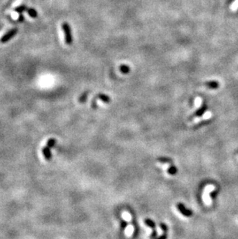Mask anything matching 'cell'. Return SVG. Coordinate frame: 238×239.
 Here are the masks:
<instances>
[{
    "mask_svg": "<svg viewBox=\"0 0 238 239\" xmlns=\"http://www.w3.org/2000/svg\"><path fill=\"white\" fill-rule=\"evenodd\" d=\"M157 237V232L156 231V229H153L152 231V233L150 235V239H156Z\"/></svg>",
    "mask_w": 238,
    "mask_h": 239,
    "instance_id": "cell-18",
    "label": "cell"
},
{
    "mask_svg": "<svg viewBox=\"0 0 238 239\" xmlns=\"http://www.w3.org/2000/svg\"><path fill=\"white\" fill-rule=\"evenodd\" d=\"M167 238H168V232H163L162 235L156 239H167Z\"/></svg>",
    "mask_w": 238,
    "mask_h": 239,
    "instance_id": "cell-19",
    "label": "cell"
},
{
    "mask_svg": "<svg viewBox=\"0 0 238 239\" xmlns=\"http://www.w3.org/2000/svg\"><path fill=\"white\" fill-rule=\"evenodd\" d=\"M128 226V223H127L126 221L124 220H122L121 221V227H122V230H124Z\"/></svg>",
    "mask_w": 238,
    "mask_h": 239,
    "instance_id": "cell-17",
    "label": "cell"
},
{
    "mask_svg": "<svg viewBox=\"0 0 238 239\" xmlns=\"http://www.w3.org/2000/svg\"><path fill=\"white\" fill-rule=\"evenodd\" d=\"M230 9L233 12H235V11H237L238 10V0H234L233 3H231Z\"/></svg>",
    "mask_w": 238,
    "mask_h": 239,
    "instance_id": "cell-11",
    "label": "cell"
},
{
    "mask_svg": "<svg viewBox=\"0 0 238 239\" xmlns=\"http://www.w3.org/2000/svg\"><path fill=\"white\" fill-rule=\"evenodd\" d=\"M63 31L64 33L65 37V42L68 45H70L72 43V34H71V30L70 26L67 22H64L62 25Z\"/></svg>",
    "mask_w": 238,
    "mask_h": 239,
    "instance_id": "cell-1",
    "label": "cell"
},
{
    "mask_svg": "<svg viewBox=\"0 0 238 239\" xmlns=\"http://www.w3.org/2000/svg\"><path fill=\"white\" fill-rule=\"evenodd\" d=\"M177 171H178V170H177L176 166L172 165L171 166H169V169H168V170H167V172L169 173V175L174 176V175H176V173H177Z\"/></svg>",
    "mask_w": 238,
    "mask_h": 239,
    "instance_id": "cell-7",
    "label": "cell"
},
{
    "mask_svg": "<svg viewBox=\"0 0 238 239\" xmlns=\"http://www.w3.org/2000/svg\"><path fill=\"white\" fill-rule=\"evenodd\" d=\"M160 227H161L162 231L163 232H168V227H167V225H166V224H164V223H161L160 224Z\"/></svg>",
    "mask_w": 238,
    "mask_h": 239,
    "instance_id": "cell-15",
    "label": "cell"
},
{
    "mask_svg": "<svg viewBox=\"0 0 238 239\" xmlns=\"http://www.w3.org/2000/svg\"><path fill=\"white\" fill-rule=\"evenodd\" d=\"M28 9V7L26 6V5H20V6H18V7H16L15 9V11L16 12H18V13H20V14H22V12H25V11H26Z\"/></svg>",
    "mask_w": 238,
    "mask_h": 239,
    "instance_id": "cell-9",
    "label": "cell"
},
{
    "mask_svg": "<svg viewBox=\"0 0 238 239\" xmlns=\"http://www.w3.org/2000/svg\"><path fill=\"white\" fill-rule=\"evenodd\" d=\"M158 161L161 163H172V159L168 157H160L158 159Z\"/></svg>",
    "mask_w": 238,
    "mask_h": 239,
    "instance_id": "cell-10",
    "label": "cell"
},
{
    "mask_svg": "<svg viewBox=\"0 0 238 239\" xmlns=\"http://www.w3.org/2000/svg\"><path fill=\"white\" fill-rule=\"evenodd\" d=\"M18 33V29L17 28H13L12 30H10L9 31H8L5 34H4L3 36V37L0 39V42L2 43H7L9 40L15 37L16 33Z\"/></svg>",
    "mask_w": 238,
    "mask_h": 239,
    "instance_id": "cell-2",
    "label": "cell"
},
{
    "mask_svg": "<svg viewBox=\"0 0 238 239\" xmlns=\"http://www.w3.org/2000/svg\"><path fill=\"white\" fill-rule=\"evenodd\" d=\"M145 224H146L147 226L151 229H155L156 228V223L151 219H145Z\"/></svg>",
    "mask_w": 238,
    "mask_h": 239,
    "instance_id": "cell-8",
    "label": "cell"
},
{
    "mask_svg": "<svg viewBox=\"0 0 238 239\" xmlns=\"http://www.w3.org/2000/svg\"><path fill=\"white\" fill-rule=\"evenodd\" d=\"M120 70L121 71L123 72V73H127V72L129 71V68L128 66H125V65H122V67H120Z\"/></svg>",
    "mask_w": 238,
    "mask_h": 239,
    "instance_id": "cell-16",
    "label": "cell"
},
{
    "mask_svg": "<svg viewBox=\"0 0 238 239\" xmlns=\"http://www.w3.org/2000/svg\"><path fill=\"white\" fill-rule=\"evenodd\" d=\"M24 21V16H23V15L22 14H20V16H19V19H18V22H22Z\"/></svg>",
    "mask_w": 238,
    "mask_h": 239,
    "instance_id": "cell-21",
    "label": "cell"
},
{
    "mask_svg": "<svg viewBox=\"0 0 238 239\" xmlns=\"http://www.w3.org/2000/svg\"><path fill=\"white\" fill-rule=\"evenodd\" d=\"M26 12H28V14L30 16V17L32 18H37L38 16V13L37 12V10L33 9V8H28Z\"/></svg>",
    "mask_w": 238,
    "mask_h": 239,
    "instance_id": "cell-6",
    "label": "cell"
},
{
    "mask_svg": "<svg viewBox=\"0 0 238 239\" xmlns=\"http://www.w3.org/2000/svg\"><path fill=\"white\" fill-rule=\"evenodd\" d=\"M55 144H56V139H50L49 140L47 141V145L49 148H53L54 147Z\"/></svg>",
    "mask_w": 238,
    "mask_h": 239,
    "instance_id": "cell-13",
    "label": "cell"
},
{
    "mask_svg": "<svg viewBox=\"0 0 238 239\" xmlns=\"http://www.w3.org/2000/svg\"><path fill=\"white\" fill-rule=\"evenodd\" d=\"M99 98H98L100 99V100H101V101H103V102H104V103H108L110 101V98L109 97L107 96V95H104V94H100Z\"/></svg>",
    "mask_w": 238,
    "mask_h": 239,
    "instance_id": "cell-14",
    "label": "cell"
},
{
    "mask_svg": "<svg viewBox=\"0 0 238 239\" xmlns=\"http://www.w3.org/2000/svg\"><path fill=\"white\" fill-rule=\"evenodd\" d=\"M206 107L205 105L202 106V107H200L199 109L197 110V111H196V113H195V115H194L196 116V117H197V118H199V117H201V116H203L204 115V114L206 113Z\"/></svg>",
    "mask_w": 238,
    "mask_h": 239,
    "instance_id": "cell-5",
    "label": "cell"
},
{
    "mask_svg": "<svg viewBox=\"0 0 238 239\" xmlns=\"http://www.w3.org/2000/svg\"><path fill=\"white\" fill-rule=\"evenodd\" d=\"M176 207H177V209H178V211L180 212V214H182V215H183V216H185V217H190L193 216V211H192L191 210L186 208L183 204H182V203H178L177 205H176Z\"/></svg>",
    "mask_w": 238,
    "mask_h": 239,
    "instance_id": "cell-3",
    "label": "cell"
},
{
    "mask_svg": "<svg viewBox=\"0 0 238 239\" xmlns=\"http://www.w3.org/2000/svg\"><path fill=\"white\" fill-rule=\"evenodd\" d=\"M86 98H87V93H85V94L81 95V97L80 98V102H84V101H86Z\"/></svg>",
    "mask_w": 238,
    "mask_h": 239,
    "instance_id": "cell-20",
    "label": "cell"
},
{
    "mask_svg": "<svg viewBox=\"0 0 238 239\" xmlns=\"http://www.w3.org/2000/svg\"><path fill=\"white\" fill-rule=\"evenodd\" d=\"M206 85L209 87V88H213V89H215V88H218V83L216 81H210V82H207L206 83Z\"/></svg>",
    "mask_w": 238,
    "mask_h": 239,
    "instance_id": "cell-12",
    "label": "cell"
},
{
    "mask_svg": "<svg viewBox=\"0 0 238 239\" xmlns=\"http://www.w3.org/2000/svg\"><path fill=\"white\" fill-rule=\"evenodd\" d=\"M43 155L47 161H50L52 158V153L50 152V148H49L47 145L43 148Z\"/></svg>",
    "mask_w": 238,
    "mask_h": 239,
    "instance_id": "cell-4",
    "label": "cell"
}]
</instances>
